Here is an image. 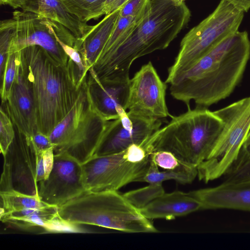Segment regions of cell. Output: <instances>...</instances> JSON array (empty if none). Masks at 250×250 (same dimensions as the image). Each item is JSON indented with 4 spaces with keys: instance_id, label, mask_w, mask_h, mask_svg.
Masks as SVG:
<instances>
[{
    "instance_id": "obj_38",
    "label": "cell",
    "mask_w": 250,
    "mask_h": 250,
    "mask_svg": "<svg viewBox=\"0 0 250 250\" xmlns=\"http://www.w3.org/2000/svg\"><path fill=\"white\" fill-rule=\"evenodd\" d=\"M128 0H116L110 6L106 12L105 15L120 9Z\"/></svg>"
},
{
    "instance_id": "obj_17",
    "label": "cell",
    "mask_w": 250,
    "mask_h": 250,
    "mask_svg": "<svg viewBox=\"0 0 250 250\" xmlns=\"http://www.w3.org/2000/svg\"><path fill=\"white\" fill-rule=\"evenodd\" d=\"M88 77L95 104L108 120L116 119L126 111L130 87L129 77L102 82L90 73Z\"/></svg>"
},
{
    "instance_id": "obj_35",
    "label": "cell",
    "mask_w": 250,
    "mask_h": 250,
    "mask_svg": "<svg viewBox=\"0 0 250 250\" xmlns=\"http://www.w3.org/2000/svg\"><path fill=\"white\" fill-rule=\"evenodd\" d=\"M32 141L37 149L43 151L53 147L49 136L37 131L31 138Z\"/></svg>"
},
{
    "instance_id": "obj_19",
    "label": "cell",
    "mask_w": 250,
    "mask_h": 250,
    "mask_svg": "<svg viewBox=\"0 0 250 250\" xmlns=\"http://www.w3.org/2000/svg\"><path fill=\"white\" fill-rule=\"evenodd\" d=\"M201 210L200 203L188 193L176 191L158 197L140 209L146 218L171 220Z\"/></svg>"
},
{
    "instance_id": "obj_13",
    "label": "cell",
    "mask_w": 250,
    "mask_h": 250,
    "mask_svg": "<svg viewBox=\"0 0 250 250\" xmlns=\"http://www.w3.org/2000/svg\"><path fill=\"white\" fill-rule=\"evenodd\" d=\"M161 119L126 111L118 118L109 121L94 156L117 153L132 145L142 144L161 127Z\"/></svg>"
},
{
    "instance_id": "obj_18",
    "label": "cell",
    "mask_w": 250,
    "mask_h": 250,
    "mask_svg": "<svg viewBox=\"0 0 250 250\" xmlns=\"http://www.w3.org/2000/svg\"><path fill=\"white\" fill-rule=\"evenodd\" d=\"M121 9L105 17L82 38L77 39L74 48L80 53L88 72L102 52L120 17Z\"/></svg>"
},
{
    "instance_id": "obj_33",
    "label": "cell",
    "mask_w": 250,
    "mask_h": 250,
    "mask_svg": "<svg viewBox=\"0 0 250 250\" xmlns=\"http://www.w3.org/2000/svg\"><path fill=\"white\" fill-rule=\"evenodd\" d=\"M80 225L68 222L62 218L59 215H56L45 227L44 230L49 232H83L85 231L78 227Z\"/></svg>"
},
{
    "instance_id": "obj_39",
    "label": "cell",
    "mask_w": 250,
    "mask_h": 250,
    "mask_svg": "<svg viewBox=\"0 0 250 250\" xmlns=\"http://www.w3.org/2000/svg\"><path fill=\"white\" fill-rule=\"evenodd\" d=\"M242 148L245 150H250V137H248L246 138Z\"/></svg>"
},
{
    "instance_id": "obj_24",
    "label": "cell",
    "mask_w": 250,
    "mask_h": 250,
    "mask_svg": "<svg viewBox=\"0 0 250 250\" xmlns=\"http://www.w3.org/2000/svg\"><path fill=\"white\" fill-rule=\"evenodd\" d=\"M0 195L1 203L0 214L53 206L42 201L38 195L26 194L14 189L0 191Z\"/></svg>"
},
{
    "instance_id": "obj_2",
    "label": "cell",
    "mask_w": 250,
    "mask_h": 250,
    "mask_svg": "<svg viewBox=\"0 0 250 250\" xmlns=\"http://www.w3.org/2000/svg\"><path fill=\"white\" fill-rule=\"evenodd\" d=\"M190 12L185 2L151 0L145 17L122 44L106 57L97 61L89 70L100 82L129 77L137 59L167 48L188 22Z\"/></svg>"
},
{
    "instance_id": "obj_30",
    "label": "cell",
    "mask_w": 250,
    "mask_h": 250,
    "mask_svg": "<svg viewBox=\"0 0 250 250\" xmlns=\"http://www.w3.org/2000/svg\"><path fill=\"white\" fill-rule=\"evenodd\" d=\"M15 137L13 122L1 106L0 110V147L3 157L7 154Z\"/></svg>"
},
{
    "instance_id": "obj_14",
    "label": "cell",
    "mask_w": 250,
    "mask_h": 250,
    "mask_svg": "<svg viewBox=\"0 0 250 250\" xmlns=\"http://www.w3.org/2000/svg\"><path fill=\"white\" fill-rule=\"evenodd\" d=\"M7 114L18 132L32 138L38 131L32 94L20 57L17 76L9 96L4 103Z\"/></svg>"
},
{
    "instance_id": "obj_16",
    "label": "cell",
    "mask_w": 250,
    "mask_h": 250,
    "mask_svg": "<svg viewBox=\"0 0 250 250\" xmlns=\"http://www.w3.org/2000/svg\"><path fill=\"white\" fill-rule=\"evenodd\" d=\"M201 205V210L233 209L250 211V182L222 183L188 192Z\"/></svg>"
},
{
    "instance_id": "obj_6",
    "label": "cell",
    "mask_w": 250,
    "mask_h": 250,
    "mask_svg": "<svg viewBox=\"0 0 250 250\" xmlns=\"http://www.w3.org/2000/svg\"><path fill=\"white\" fill-rule=\"evenodd\" d=\"M87 76L74 105L49 136L54 154L66 152L82 163L95 155L111 121L97 107Z\"/></svg>"
},
{
    "instance_id": "obj_25",
    "label": "cell",
    "mask_w": 250,
    "mask_h": 250,
    "mask_svg": "<svg viewBox=\"0 0 250 250\" xmlns=\"http://www.w3.org/2000/svg\"><path fill=\"white\" fill-rule=\"evenodd\" d=\"M107 0H61L72 14L81 21L87 22L96 20L105 15V5Z\"/></svg>"
},
{
    "instance_id": "obj_43",
    "label": "cell",
    "mask_w": 250,
    "mask_h": 250,
    "mask_svg": "<svg viewBox=\"0 0 250 250\" xmlns=\"http://www.w3.org/2000/svg\"><path fill=\"white\" fill-rule=\"evenodd\" d=\"M250 137V132H249V134H248V137Z\"/></svg>"
},
{
    "instance_id": "obj_12",
    "label": "cell",
    "mask_w": 250,
    "mask_h": 250,
    "mask_svg": "<svg viewBox=\"0 0 250 250\" xmlns=\"http://www.w3.org/2000/svg\"><path fill=\"white\" fill-rule=\"evenodd\" d=\"M167 84L151 62L143 65L130 79L126 111L159 119L171 117L166 103Z\"/></svg>"
},
{
    "instance_id": "obj_1",
    "label": "cell",
    "mask_w": 250,
    "mask_h": 250,
    "mask_svg": "<svg viewBox=\"0 0 250 250\" xmlns=\"http://www.w3.org/2000/svg\"><path fill=\"white\" fill-rule=\"evenodd\" d=\"M250 58L247 31L221 41L170 83L171 95L189 108L193 101L207 107L229 97L241 81Z\"/></svg>"
},
{
    "instance_id": "obj_20",
    "label": "cell",
    "mask_w": 250,
    "mask_h": 250,
    "mask_svg": "<svg viewBox=\"0 0 250 250\" xmlns=\"http://www.w3.org/2000/svg\"><path fill=\"white\" fill-rule=\"evenodd\" d=\"M22 10L36 13L61 23L76 39L83 37L92 27L68 12L61 0H30Z\"/></svg>"
},
{
    "instance_id": "obj_15",
    "label": "cell",
    "mask_w": 250,
    "mask_h": 250,
    "mask_svg": "<svg viewBox=\"0 0 250 250\" xmlns=\"http://www.w3.org/2000/svg\"><path fill=\"white\" fill-rule=\"evenodd\" d=\"M18 149L9 148L4 158L9 167L13 188L20 192L38 195L36 168L39 150L31 139H27L18 132Z\"/></svg>"
},
{
    "instance_id": "obj_23",
    "label": "cell",
    "mask_w": 250,
    "mask_h": 250,
    "mask_svg": "<svg viewBox=\"0 0 250 250\" xmlns=\"http://www.w3.org/2000/svg\"><path fill=\"white\" fill-rule=\"evenodd\" d=\"M150 2L151 0L142 11L134 16L119 17L112 33L96 62L106 57L122 44L136 24L145 17L150 7Z\"/></svg>"
},
{
    "instance_id": "obj_10",
    "label": "cell",
    "mask_w": 250,
    "mask_h": 250,
    "mask_svg": "<svg viewBox=\"0 0 250 250\" xmlns=\"http://www.w3.org/2000/svg\"><path fill=\"white\" fill-rule=\"evenodd\" d=\"M12 18L15 25L8 54L19 52L30 46L38 45L58 62L65 65L68 63L69 58L59 40L74 47L77 39L69 29L36 13L22 10H15Z\"/></svg>"
},
{
    "instance_id": "obj_29",
    "label": "cell",
    "mask_w": 250,
    "mask_h": 250,
    "mask_svg": "<svg viewBox=\"0 0 250 250\" xmlns=\"http://www.w3.org/2000/svg\"><path fill=\"white\" fill-rule=\"evenodd\" d=\"M12 19L2 20L0 22V77L4 72L10 46L11 37L14 29Z\"/></svg>"
},
{
    "instance_id": "obj_34",
    "label": "cell",
    "mask_w": 250,
    "mask_h": 250,
    "mask_svg": "<svg viewBox=\"0 0 250 250\" xmlns=\"http://www.w3.org/2000/svg\"><path fill=\"white\" fill-rule=\"evenodd\" d=\"M150 0H128L120 9V17L134 16L142 11Z\"/></svg>"
},
{
    "instance_id": "obj_4",
    "label": "cell",
    "mask_w": 250,
    "mask_h": 250,
    "mask_svg": "<svg viewBox=\"0 0 250 250\" xmlns=\"http://www.w3.org/2000/svg\"><path fill=\"white\" fill-rule=\"evenodd\" d=\"M171 118L148 142L153 151H169L183 164L197 167L212 149L222 129V120L214 111L201 106L188 108L187 112Z\"/></svg>"
},
{
    "instance_id": "obj_9",
    "label": "cell",
    "mask_w": 250,
    "mask_h": 250,
    "mask_svg": "<svg viewBox=\"0 0 250 250\" xmlns=\"http://www.w3.org/2000/svg\"><path fill=\"white\" fill-rule=\"evenodd\" d=\"M222 129L208 155L197 167V177L205 183L217 179L238 158L250 131V96L214 111Z\"/></svg>"
},
{
    "instance_id": "obj_5",
    "label": "cell",
    "mask_w": 250,
    "mask_h": 250,
    "mask_svg": "<svg viewBox=\"0 0 250 250\" xmlns=\"http://www.w3.org/2000/svg\"><path fill=\"white\" fill-rule=\"evenodd\" d=\"M63 219L128 233H155L151 220L117 190L85 191L58 207Z\"/></svg>"
},
{
    "instance_id": "obj_31",
    "label": "cell",
    "mask_w": 250,
    "mask_h": 250,
    "mask_svg": "<svg viewBox=\"0 0 250 250\" xmlns=\"http://www.w3.org/2000/svg\"><path fill=\"white\" fill-rule=\"evenodd\" d=\"M54 157L53 147L39 151L36 168V179L38 183L48 177L53 165Z\"/></svg>"
},
{
    "instance_id": "obj_3",
    "label": "cell",
    "mask_w": 250,
    "mask_h": 250,
    "mask_svg": "<svg viewBox=\"0 0 250 250\" xmlns=\"http://www.w3.org/2000/svg\"><path fill=\"white\" fill-rule=\"evenodd\" d=\"M20 52L33 96L38 131L49 136L74 105L83 81L69 57L67 64H62L38 45Z\"/></svg>"
},
{
    "instance_id": "obj_36",
    "label": "cell",
    "mask_w": 250,
    "mask_h": 250,
    "mask_svg": "<svg viewBox=\"0 0 250 250\" xmlns=\"http://www.w3.org/2000/svg\"><path fill=\"white\" fill-rule=\"evenodd\" d=\"M238 10L247 12L250 9V0H225Z\"/></svg>"
},
{
    "instance_id": "obj_42",
    "label": "cell",
    "mask_w": 250,
    "mask_h": 250,
    "mask_svg": "<svg viewBox=\"0 0 250 250\" xmlns=\"http://www.w3.org/2000/svg\"><path fill=\"white\" fill-rule=\"evenodd\" d=\"M177 4H181L185 2V0H173Z\"/></svg>"
},
{
    "instance_id": "obj_41",
    "label": "cell",
    "mask_w": 250,
    "mask_h": 250,
    "mask_svg": "<svg viewBox=\"0 0 250 250\" xmlns=\"http://www.w3.org/2000/svg\"><path fill=\"white\" fill-rule=\"evenodd\" d=\"M9 0H0V4L1 5H8Z\"/></svg>"
},
{
    "instance_id": "obj_21",
    "label": "cell",
    "mask_w": 250,
    "mask_h": 250,
    "mask_svg": "<svg viewBox=\"0 0 250 250\" xmlns=\"http://www.w3.org/2000/svg\"><path fill=\"white\" fill-rule=\"evenodd\" d=\"M58 214V207L29 208L0 214V220L16 227L28 229L41 228L44 229L50 221Z\"/></svg>"
},
{
    "instance_id": "obj_7",
    "label": "cell",
    "mask_w": 250,
    "mask_h": 250,
    "mask_svg": "<svg viewBox=\"0 0 250 250\" xmlns=\"http://www.w3.org/2000/svg\"><path fill=\"white\" fill-rule=\"evenodd\" d=\"M147 140L117 153L94 156L83 163L86 191L118 190L130 183L140 182L153 152Z\"/></svg>"
},
{
    "instance_id": "obj_27",
    "label": "cell",
    "mask_w": 250,
    "mask_h": 250,
    "mask_svg": "<svg viewBox=\"0 0 250 250\" xmlns=\"http://www.w3.org/2000/svg\"><path fill=\"white\" fill-rule=\"evenodd\" d=\"M162 183H150L146 187L123 194L130 204L140 209L165 193Z\"/></svg>"
},
{
    "instance_id": "obj_32",
    "label": "cell",
    "mask_w": 250,
    "mask_h": 250,
    "mask_svg": "<svg viewBox=\"0 0 250 250\" xmlns=\"http://www.w3.org/2000/svg\"><path fill=\"white\" fill-rule=\"evenodd\" d=\"M150 159L164 170H172L180 167L182 163L172 153L166 150H156L150 155Z\"/></svg>"
},
{
    "instance_id": "obj_8",
    "label": "cell",
    "mask_w": 250,
    "mask_h": 250,
    "mask_svg": "<svg viewBox=\"0 0 250 250\" xmlns=\"http://www.w3.org/2000/svg\"><path fill=\"white\" fill-rule=\"evenodd\" d=\"M244 13L221 0L215 9L183 38L165 83H171L221 41L238 30Z\"/></svg>"
},
{
    "instance_id": "obj_26",
    "label": "cell",
    "mask_w": 250,
    "mask_h": 250,
    "mask_svg": "<svg viewBox=\"0 0 250 250\" xmlns=\"http://www.w3.org/2000/svg\"><path fill=\"white\" fill-rule=\"evenodd\" d=\"M223 176L224 183L250 182V149L242 148L238 158Z\"/></svg>"
},
{
    "instance_id": "obj_40",
    "label": "cell",
    "mask_w": 250,
    "mask_h": 250,
    "mask_svg": "<svg viewBox=\"0 0 250 250\" xmlns=\"http://www.w3.org/2000/svg\"><path fill=\"white\" fill-rule=\"evenodd\" d=\"M116 0H107L105 5V15L106 11Z\"/></svg>"
},
{
    "instance_id": "obj_11",
    "label": "cell",
    "mask_w": 250,
    "mask_h": 250,
    "mask_svg": "<svg viewBox=\"0 0 250 250\" xmlns=\"http://www.w3.org/2000/svg\"><path fill=\"white\" fill-rule=\"evenodd\" d=\"M85 191L82 163L66 152L54 154L48 177L38 183L41 199L59 207Z\"/></svg>"
},
{
    "instance_id": "obj_22",
    "label": "cell",
    "mask_w": 250,
    "mask_h": 250,
    "mask_svg": "<svg viewBox=\"0 0 250 250\" xmlns=\"http://www.w3.org/2000/svg\"><path fill=\"white\" fill-rule=\"evenodd\" d=\"M197 176L196 167L183 165L174 169L160 171L156 164L150 159L147 170L140 182L150 184L173 180L181 184H187L192 183Z\"/></svg>"
},
{
    "instance_id": "obj_37",
    "label": "cell",
    "mask_w": 250,
    "mask_h": 250,
    "mask_svg": "<svg viewBox=\"0 0 250 250\" xmlns=\"http://www.w3.org/2000/svg\"><path fill=\"white\" fill-rule=\"evenodd\" d=\"M29 1L30 0H9L8 5L13 9L20 8L22 10Z\"/></svg>"
},
{
    "instance_id": "obj_28",
    "label": "cell",
    "mask_w": 250,
    "mask_h": 250,
    "mask_svg": "<svg viewBox=\"0 0 250 250\" xmlns=\"http://www.w3.org/2000/svg\"><path fill=\"white\" fill-rule=\"evenodd\" d=\"M20 62V51L8 54L3 75L0 78V96L3 104L7 100L16 79Z\"/></svg>"
}]
</instances>
